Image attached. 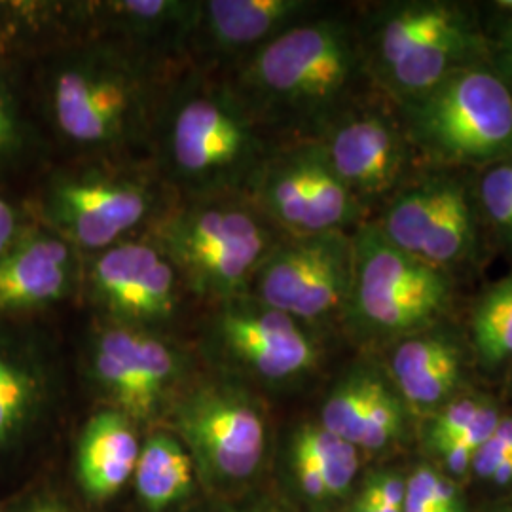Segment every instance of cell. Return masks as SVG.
I'll return each mask as SVG.
<instances>
[{"label": "cell", "mask_w": 512, "mask_h": 512, "mask_svg": "<svg viewBox=\"0 0 512 512\" xmlns=\"http://www.w3.org/2000/svg\"><path fill=\"white\" fill-rule=\"evenodd\" d=\"M188 65L181 55L103 35L61 40L21 63L46 139L76 160H131L150 147L165 97Z\"/></svg>", "instance_id": "6da1fadb"}, {"label": "cell", "mask_w": 512, "mask_h": 512, "mask_svg": "<svg viewBox=\"0 0 512 512\" xmlns=\"http://www.w3.org/2000/svg\"><path fill=\"white\" fill-rule=\"evenodd\" d=\"M268 135L230 78L190 63L165 97L148 150L179 200L245 196L275 148Z\"/></svg>", "instance_id": "7a4b0ae2"}, {"label": "cell", "mask_w": 512, "mask_h": 512, "mask_svg": "<svg viewBox=\"0 0 512 512\" xmlns=\"http://www.w3.org/2000/svg\"><path fill=\"white\" fill-rule=\"evenodd\" d=\"M234 86L264 126L315 139L357 103L366 76L359 27L338 16H311L234 67Z\"/></svg>", "instance_id": "3957f363"}, {"label": "cell", "mask_w": 512, "mask_h": 512, "mask_svg": "<svg viewBox=\"0 0 512 512\" xmlns=\"http://www.w3.org/2000/svg\"><path fill=\"white\" fill-rule=\"evenodd\" d=\"M167 194L152 165L80 158L50 169L27 203L37 222L88 258L143 236L171 203Z\"/></svg>", "instance_id": "277c9868"}, {"label": "cell", "mask_w": 512, "mask_h": 512, "mask_svg": "<svg viewBox=\"0 0 512 512\" xmlns=\"http://www.w3.org/2000/svg\"><path fill=\"white\" fill-rule=\"evenodd\" d=\"M145 236L175 266L184 291L213 306L251 293L283 234L247 196H220L169 203Z\"/></svg>", "instance_id": "5b68a950"}, {"label": "cell", "mask_w": 512, "mask_h": 512, "mask_svg": "<svg viewBox=\"0 0 512 512\" xmlns=\"http://www.w3.org/2000/svg\"><path fill=\"white\" fill-rule=\"evenodd\" d=\"M368 80L399 107L450 74L488 61V35L456 2L414 0L378 6L359 27Z\"/></svg>", "instance_id": "8992f818"}, {"label": "cell", "mask_w": 512, "mask_h": 512, "mask_svg": "<svg viewBox=\"0 0 512 512\" xmlns=\"http://www.w3.org/2000/svg\"><path fill=\"white\" fill-rule=\"evenodd\" d=\"M395 109L414 154L431 169L480 171L512 154V88L490 59Z\"/></svg>", "instance_id": "52a82bcc"}, {"label": "cell", "mask_w": 512, "mask_h": 512, "mask_svg": "<svg viewBox=\"0 0 512 512\" xmlns=\"http://www.w3.org/2000/svg\"><path fill=\"white\" fill-rule=\"evenodd\" d=\"M162 421L183 442L198 480L211 492H238L266 459L270 423L264 404L251 385L230 376L192 378Z\"/></svg>", "instance_id": "ba28073f"}, {"label": "cell", "mask_w": 512, "mask_h": 512, "mask_svg": "<svg viewBox=\"0 0 512 512\" xmlns=\"http://www.w3.org/2000/svg\"><path fill=\"white\" fill-rule=\"evenodd\" d=\"M353 249V283L342 323L357 334L397 342L437 327L452 310V274L395 247L374 220L353 232Z\"/></svg>", "instance_id": "9c48e42d"}, {"label": "cell", "mask_w": 512, "mask_h": 512, "mask_svg": "<svg viewBox=\"0 0 512 512\" xmlns=\"http://www.w3.org/2000/svg\"><path fill=\"white\" fill-rule=\"evenodd\" d=\"M63 399L61 355L42 319H0V476L40 456Z\"/></svg>", "instance_id": "30bf717a"}, {"label": "cell", "mask_w": 512, "mask_h": 512, "mask_svg": "<svg viewBox=\"0 0 512 512\" xmlns=\"http://www.w3.org/2000/svg\"><path fill=\"white\" fill-rule=\"evenodd\" d=\"M84 374L103 408L148 427L164 420L192 380V357L165 332L97 319L86 342Z\"/></svg>", "instance_id": "8fae6325"}, {"label": "cell", "mask_w": 512, "mask_h": 512, "mask_svg": "<svg viewBox=\"0 0 512 512\" xmlns=\"http://www.w3.org/2000/svg\"><path fill=\"white\" fill-rule=\"evenodd\" d=\"M203 348L220 374L247 385L289 384L319 363L311 327L251 293L213 304Z\"/></svg>", "instance_id": "7c38bea8"}, {"label": "cell", "mask_w": 512, "mask_h": 512, "mask_svg": "<svg viewBox=\"0 0 512 512\" xmlns=\"http://www.w3.org/2000/svg\"><path fill=\"white\" fill-rule=\"evenodd\" d=\"M245 196L283 236L355 232L368 213L313 139L274 148Z\"/></svg>", "instance_id": "4fadbf2b"}, {"label": "cell", "mask_w": 512, "mask_h": 512, "mask_svg": "<svg viewBox=\"0 0 512 512\" xmlns=\"http://www.w3.org/2000/svg\"><path fill=\"white\" fill-rule=\"evenodd\" d=\"M353 266V232L281 236L260 264L251 294L313 329L342 321Z\"/></svg>", "instance_id": "5bb4252c"}, {"label": "cell", "mask_w": 512, "mask_h": 512, "mask_svg": "<svg viewBox=\"0 0 512 512\" xmlns=\"http://www.w3.org/2000/svg\"><path fill=\"white\" fill-rule=\"evenodd\" d=\"M183 281L169 258L143 234L88 256L82 291L99 321L158 330L177 319Z\"/></svg>", "instance_id": "9a60e30c"}, {"label": "cell", "mask_w": 512, "mask_h": 512, "mask_svg": "<svg viewBox=\"0 0 512 512\" xmlns=\"http://www.w3.org/2000/svg\"><path fill=\"white\" fill-rule=\"evenodd\" d=\"M313 141L323 148L330 167L365 205L389 200L406 181L416 156L397 109L353 103Z\"/></svg>", "instance_id": "2e32d148"}, {"label": "cell", "mask_w": 512, "mask_h": 512, "mask_svg": "<svg viewBox=\"0 0 512 512\" xmlns=\"http://www.w3.org/2000/svg\"><path fill=\"white\" fill-rule=\"evenodd\" d=\"M84 262L37 220L0 256V319H42L80 296Z\"/></svg>", "instance_id": "e0dca14e"}, {"label": "cell", "mask_w": 512, "mask_h": 512, "mask_svg": "<svg viewBox=\"0 0 512 512\" xmlns=\"http://www.w3.org/2000/svg\"><path fill=\"white\" fill-rule=\"evenodd\" d=\"M313 0H198L186 44L192 65L238 67L289 27L321 14Z\"/></svg>", "instance_id": "ac0fdd59"}, {"label": "cell", "mask_w": 512, "mask_h": 512, "mask_svg": "<svg viewBox=\"0 0 512 512\" xmlns=\"http://www.w3.org/2000/svg\"><path fill=\"white\" fill-rule=\"evenodd\" d=\"M391 384L403 403L418 412H437L458 395L463 351L458 340L437 327L397 340L389 355Z\"/></svg>", "instance_id": "d6986e66"}, {"label": "cell", "mask_w": 512, "mask_h": 512, "mask_svg": "<svg viewBox=\"0 0 512 512\" xmlns=\"http://www.w3.org/2000/svg\"><path fill=\"white\" fill-rule=\"evenodd\" d=\"M139 425L128 416L101 408L82 427L74 448V476L80 492L105 503L133 478L141 452Z\"/></svg>", "instance_id": "ffe728a7"}, {"label": "cell", "mask_w": 512, "mask_h": 512, "mask_svg": "<svg viewBox=\"0 0 512 512\" xmlns=\"http://www.w3.org/2000/svg\"><path fill=\"white\" fill-rule=\"evenodd\" d=\"M131 480L143 511L171 512L194 495L198 473L183 442L162 427L141 442Z\"/></svg>", "instance_id": "44dd1931"}, {"label": "cell", "mask_w": 512, "mask_h": 512, "mask_svg": "<svg viewBox=\"0 0 512 512\" xmlns=\"http://www.w3.org/2000/svg\"><path fill=\"white\" fill-rule=\"evenodd\" d=\"M478 226L473 184L446 169L439 205L421 245L420 260L452 274L476 255Z\"/></svg>", "instance_id": "7402d4cb"}, {"label": "cell", "mask_w": 512, "mask_h": 512, "mask_svg": "<svg viewBox=\"0 0 512 512\" xmlns=\"http://www.w3.org/2000/svg\"><path fill=\"white\" fill-rule=\"evenodd\" d=\"M46 145L21 63L0 67V179L33 164Z\"/></svg>", "instance_id": "603a6c76"}, {"label": "cell", "mask_w": 512, "mask_h": 512, "mask_svg": "<svg viewBox=\"0 0 512 512\" xmlns=\"http://www.w3.org/2000/svg\"><path fill=\"white\" fill-rule=\"evenodd\" d=\"M473 344L482 365L499 366L512 359V274L480 294L471 319Z\"/></svg>", "instance_id": "cb8c5ba5"}, {"label": "cell", "mask_w": 512, "mask_h": 512, "mask_svg": "<svg viewBox=\"0 0 512 512\" xmlns=\"http://www.w3.org/2000/svg\"><path fill=\"white\" fill-rule=\"evenodd\" d=\"M293 444L315 461L330 499L348 494L361 465L357 446L332 435L321 423H304L298 427Z\"/></svg>", "instance_id": "d4e9b609"}, {"label": "cell", "mask_w": 512, "mask_h": 512, "mask_svg": "<svg viewBox=\"0 0 512 512\" xmlns=\"http://www.w3.org/2000/svg\"><path fill=\"white\" fill-rule=\"evenodd\" d=\"M376 372L355 368L330 389L321 406L319 423L340 439L359 448L365 429L366 412L376 382Z\"/></svg>", "instance_id": "484cf974"}, {"label": "cell", "mask_w": 512, "mask_h": 512, "mask_svg": "<svg viewBox=\"0 0 512 512\" xmlns=\"http://www.w3.org/2000/svg\"><path fill=\"white\" fill-rule=\"evenodd\" d=\"M473 196L480 222L512 251V173L505 158L478 171Z\"/></svg>", "instance_id": "4316f807"}, {"label": "cell", "mask_w": 512, "mask_h": 512, "mask_svg": "<svg viewBox=\"0 0 512 512\" xmlns=\"http://www.w3.org/2000/svg\"><path fill=\"white\" fill-rule=\"evenodd\" d=\"M406 404L395 391V387L387 384L382 376H376L372 387L368 412H366L363 439L359 450H382L389 442L403 433Z\"/></svg>", "instance_id": "83f0119b"}, {"label": "cell", "mask_w": 512, "mask_h": 512, "mask_svg": "<svg viewBox=\"0 0 512 512\" xmlns=\"http://www.w3.org/2000/svg\"><path fill=\"white\" fill-rule=\"evenodd\" d=\"M488 397L480 395H461L444 404L433 414V420L427 429L429 446L439 452L444 446L458 440L463 431L475 420L478 410L484 406Z\"/></svg>", "instance_id": "f1b7e54d"}, {"label": "cell", "mask_w": 512, "mask_h": 512, "mask_svg": "<svg viewBox=\"0 0 512 512\" xmlns=\"http://www.w3.org/2000/svg\"><path fill=\"white\" fill-rule=\"evenodd\" d=\"M404 501L425 505L437 512H463L456 484L429 467H418L406 480Z\"/></svg>", "instance_id": "f546056e"}, {"label": "cell", "mask_w": 512, "mask_h": 512, "mask_svg": "<svg viewBox=\"0 0 512 512\" xmlns=\"http://www.w3.org/2000/svg\"><path fill=\"white\" fill-rule=\"evenodd\" d=\"M8 512H78L71 499L46 480L25 484L12 492Z\"/></svg>", "instance_id": "4dcf8cb0"}, {"label": "cell", "mask_w": 512, "mask_h": 512, "mask_svg": "<svg viewBox=\"0 0 512 512\" xmlns=\"http://www.w3.org/2000/svg\"><path fill=\"white\" fill-rule=\"evenodd\" d=\"M33 213L27 198L14 194L4 179H0V256L33 224Z\"/></svg>", "instance_id": "1f68e13d"}, {"label": "cell", "mask_w": 512, "mask_h": 512, "mask_svg": "<svg viewBox=\"0 0 512 512\" xmlns=\"http://www.w3.org/2000/svg\"><path fill=\"white\" fill-rule=\"evenodd\" d=\"M291 463H293L294 478L302 494L315 503L330 499L319 467L304 450H300L294 444H291Z\"/></svg>", "instance_id": "d6a6232c"}, {"label": "cell", "mask_w": 512, "mask_h": 512, "mask_svg": "<svg viewBox=\"0 0 512 512\" xmlns=\"http://www.w3.org/2000/svg\"><path fill=\"white\" fill-rule=\"evenodd\" d=\"M361 497L374 505L403 509L406 480L397 473H378V475L368 476Z\"/></svg>", "instance_id": "836d02e7"}, {"label": "cell", "mask_w": 512, "mask_h": 512, "mask_svg": "<svg viewBox=\"0 0 512 512\" xmlns=\"http://www.w3.org/2000/svg\"><path fill=\"white\" fill-rule=\"evenodd\" d=\"M490 63L512 88V16L503 19L492 37H488Z\"/></svg>", "instance_id": "e575fe53"}, {"label": "cell", "mask_w": 512, "mask_h": 512, "mask_svg": "<svg viewBox=\"0 0 512 512\" xmlns=\"http://www.w3.org/2000/svg\"><path fill=\"white\" fill-rule=\"evenodd\" d=\"M492 482H495L497 486H505V484H511L512 482V454L503 459L497 469H495L494 476H492Z\"/></svg>", "instance_id": "d590c367"}, {"label": "cell", "mask_w": 512, "mask_h": 512, "mask_svg": "<svg viewBox=\"0 0 512 512\" xmlns=\"http://www.w3.org/2000/svg\"><path fill=\"white\" fill-rule=\"evenodd\" d=\"M207 512H270L260 505H247V503H226Z\"/></svg>", "instance_id": "8d00e7d4"}, {"label": "cell", "mask_w": 512, "mask_h": 512, "mask_svg": "<svg viewBox=\"0 0 512 512\" xmlns=\"http://www.w3.org/2000/svg\"><path fill=\"white\" fill-rule=\"evenodd\" d=\"M351 512H378V507L372 505L370 501H366L363 497H359V499L355 501V505L351 507Z\"/></svg>", "instance_id": "74e56055"}, {"label": "cell", "mask_w": 512, "mask_h": 512, "mask_svg": "<svg viewBox=\"0 0 512 512\" xmlns=\"http://www.w3.org/2000/svg\"><path fill=\"white\" fill-rule=\"evenodd\" d=\"M10 63H18V61H14V59H12V55H10L8 48H6L4 37H2V31H0V67L10 65Z\"/></svg>", "instance_id": "f35d334b"}, {"label": "cell", "mask_w": 512, "mask_h": 512, "mask_svg": "<svg viewBox=\"0 0 512 512\" xmlns=\"http://www.w3.org/2000/svg\"><path fill=\"white\" fill-rule=\"evenodd\" d=\"M10 497H12V492L0 494V512L10 511Z\"/></svg>", "instance_id": "ab89813d"}, {"label": "cell", "mask_w": 512, "mask_h": 512, "mask_svg": "<svg viewBox=\"0 0 512 512\" xmlns=\"http://www.w3.org/2000/svg\"><path fill=\"white\" fill-rule=\"evenodd\" d=\"M497 8H499L501 12H507L509 16H512V0H499V2H497Z\"/></svg>", "instance_id": "60d3db41"}, {"label": "cell", "mask_w": 512, "mask_h": 512, "mask_svg": "<svg viewBox=\"0 0 512 512\" xmlns=\"http://www.w3.org/2000/svg\"><path fill=\"white\" fill-rule=\"evenodd\" d=\"M376 507H378V512H403V509H399V507H385V505H376Z\"/></svg>", "instance_id": "b9f144b4"}, {"label": "cell", "mask_w": 512, "mask_h": 512, "mask_svg": "<svg viewBox=\"0 0 512 512\" xmlns=\"http://www.w3.org/2000/svg\"><path fill=\"white\" fill-rule=\"evenodd\" d=\"M511 512H512V509H511Z\"/></svg>", "instance_id": "7bdbcfd3"}]
</instances>
